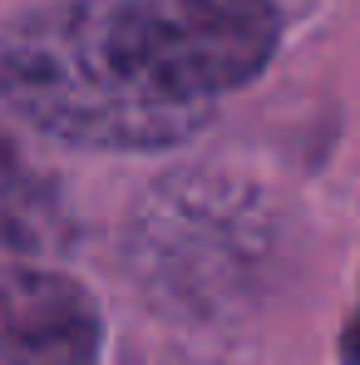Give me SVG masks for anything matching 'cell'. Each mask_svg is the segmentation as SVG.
<instances>
[{
    "label": "cell",
    "instance_id": "obj_3",
    "mask_svg": "<svg viewBox=\"0 0 360 365\" xmlns=\"http://www.w3.org/2000/svg\"><path fill=\"white\" fill-rule=\"evenodd\" d=\"M133 5L173 79L207 109L247 89L282 45L277 0H133Z\"/></svg>",
    "mask_w": 360,
    "mask_h": 365
},
{
    "label": "cell",
    "instance_id": "obj_5",
    "mask_svg": "<svg viewBox=\"0 0 360 365\" xmlns=\"http://www.w3.org/2000/svg\"><path fill=\"white\" fill-rule=\"evenodd\" d=\"M35 128L0 89V242L15 252H55L74 232L55 173L35 158Z\"/></svg>",
    "mask_w": 360,
    "mask_h": 365
},
{
    "label": "cell",
    "instance_id": "obj_1",
    "mask_svg": "<svg viewBox=\"0 0 360 365\" xmlns=\"http://www.w3.org/2000/svg\"><path fill=\"white\" fill-rule=\"evenodd\" d=\"M0 89L40 138L99 153H158L217 109L163 64L133 0H55L0 35Z\"/></svg>",
    "mask_w": 360,
    "mask_h": 365
},
{
    "label": "cell",
    "instance_id": "obj_4",
    "mask_svg": "<svg viewBox=\"0 0 360 365\" xmlns=\"http://www.w3.org/2000/svg\"><path fill=\"white\" fill-rule=\"evenodd\" d=\"M104 311L84 282L20 257L0 262V365H99Z\"/></svg>",
    "mask_w": 360,
    "mask_h": 365
},
{
    "label": "cell",
    "instance_id": "obj_2",
    "mask_svg": "<svg viewBox=\"0 0 360 365\" xmlns=\"http://www.w3.org/2000/svg\"><path fill=\"white\" fill-rule=\"evenodd\" d=\"M128 252L148 287L178 302H217L267 267L272 207L232 173H173L143 192Z\"/></svg>",
    "mask_w": 360,
    "mask_h": 365
}]
</instances>
